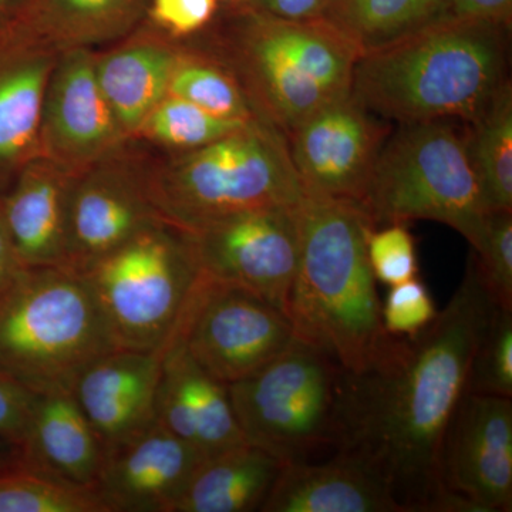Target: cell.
Masks as SVG:
<instances>
[{"instance_id":"6da1fadb","label":"cell","mask_w":512,"mask_h":512,"mask_svg":"<svg viewBox=\"0 0 512 512\" xmlns=\"http://www.w3.org/2000/svg\"><path fill=\"white\" fill-rule=\"evenodd\" d=\"M495 306L470 255L430 326L414 339L390 336L365 370L342 372L335 451L373 468L404 512H468L444 487L443 447Z\"/></svg>"},{"instance_id":"7a4b0ae2","label":"cell","mask_w":512,"mask_h":512,"mask_svg":"<svg viewBox=\"0 0 512 512\" xmlns=\"http://www.w3.org/2000/svg\"><path fill=\"white\" fill-rule=\"evenodd\" d=\"M510 28L440 19L359 57L350 96L397 124L468 123L507 79Z\"/></svg>"},{"instance_id":"3957f363","label":"cell","mask_w":512,"mask_h":512,"mask_svg":"<svg viewBox=\"0 0 512 512\" xmlns=\"http://www.w3.org/2000/svg\"><path fill=\"white\" fill-rule=\"evenodd\" d=\"M375 225L356 204L308 194L299 205V255L286 315L295 338L360 373L382 352V302L367 256Z\"/></svg>"},{"instance_id":"277c9868","label":"cell","mask_w":512,"mask_h":512,"mask_svg":"<svg viewBox=\"0 0 512 512\" xmlns=\"http://www.w3.org/2000/svg\"><path fill=\"white\" fill-rule=\"evenodd\" d=\"M188 40L220 60L258 117L286 137L326 104L349 96L360 57L328 20H285L251 3L218 12Z\"/></svg>"},{"instance_id":"5b68a950","label":"cell","mask_w":512,"mask_h":512,"mask_svg":"<svg viewBox=\"0 0 512 512\" xmlns=\"http://www.w3.org/2000/svg\"><path fill=\"white\" fill-rule=\"evenodd\" d=\"M146 178L161 220L185 232L239 212L298 207L305 198L288 138L264 119L197 150L147 153Z\"/></svg>"},{"instance_id":"8992f818","label":"cell","mask_w":512,"mask_h":512,"mask_svg":"<svg viewBox=\"0 0 512 512\" xmlns=\"http://www.w3.org/2000/svg\"><path fill=\"white\" fill-rule=\"evenodd\" d=\"M117 349L89 284L73 269H23L0 295V376L30 393H73L84 370Z\"/></svg>"},{"instance_id":"52a82bcc","label":"cell","mask_w":512,"mask_h":512,"mask_svg":"<svg viewBox=\"0 0 512 512\" xmlns=\"http://www.w3.org/2000/svg\"><path fill=\"white\" fill-rule=\"evenodd\" d=\"M117 348L163 353L202 278L183 229L158 220L84 271Z\"/></svg>"},{"instance_id":"ba28073f","label":"cell","mask_w":512,"mask_h":512,"mask_svg":"<svg viewBox=\"0 0 512 512\" xmlns=\"http://www.w3.org/2000/svg\"><path fill=\"white\" fill-rule=\"evenodd\" d=\"M360 210L375 227L441 222L474 247L487 211L460 124H399L384 141Z\"/></svg>"},{"instance_id":"9c48e42d","label":"cell","mask_w":512,"mask_h":512,"mask_svg":"<svg viewBox=\"0 0 512 512\" xmlns=\"http://www.w3.org/2000/svg\"><path fill=\"white\" fill-rule=\"evenodd\" d=\"M342 372L332 357L295 338L258 372L228 384L245 441L282 463L335 448Z\"/></svg>"},{"instance_id":"30bf717a","label":"cell","mask_w":512,"mask_h":512,"mask_svg":"<svg viewBox=\"0 0 512 512\" xmlns=\"http://www.w3.org/2000/svg\"><path fill=\"white\" fill-rule=\"evenodd\" d=\"M295 332L284 311L202 272L174 338L218 382L232 384L284 352Z\"/></svg>"},{"instance_id":"8fae6325","label":"cell","mask_w":512,"mask_h":512,"mask_svg":"<svg viewBox=\"0 0 512 512\" xmlns=\"http://www.w3.org/2000/svg\"><path fill=\"white\" fill-rule=\"evenodd\" d=\"M299 205L239 212L187 232L202 272L286 313L298 266Z\"/></svg>"},{"instance_id":"7c38bea8","label":"cell","mask_w":512,"mask_h":512,"mask_svg":"<svg viewBox=\"0 0 512 512\" xmlns=\"http://www.w3.org/2000/svg\"><path fill=\"white\" fill-rule=\"evenodd\" d=\"M137 141L74 177L66 268L83 274L141 229L161 220L147 190Z\"/></svg>"},{"instance_id":"4fadbf2b","label":"cell","mask_w":512,"mask_h":512,"mask_svg":"<svg viewBox=\"0 0 512 512\" xmlns=\"http://www.w3.org/2000/svg\"><path fill=\"white\" fill-rule=\"evenodd\" d=\"M392 124L352 96L332 101L288 137L289 153L303 190L360 208Z\"/></svg>"},{"instance_id":"5bb4252c","label":"cell","mask_w":512,"mask_h":512,"mask_svg":"<svg viewBox=\"0 0 512 512\" xmlns=\"http://www.w3.org/2000/svg\"><path fill=\"white\" fill-rule=\"evenodd\" d=\"M90 49L60 52L47 82L39 156L80 173L128 146L94 74Z\"/></svg>"},{"instance_id":"9a60e30c","label":"cell","mask_w":512,"mask_h":512,"mask_svg":"<svg viewBox=\"0 0 512 512\" xmlns=\"http://www.w3.org/2000/svg\"><path fill=\"white\" fill-rule=\"evenodd\" d=\"M447 493L468 512L512 510V402L464 393L443 447Z\"/></svg>"},{"instance_id":"2e32d148","label":"cell","mask_w":512,"mask_h":512,"mask_svg":"<svg viewBox=\"0 0 512 512\" xmlns=\"http://www.w3.org/2000/svg\"><path fill=\"white\" fill-rule=\"evenodd\" d=\"M201 454L156 420L104 451L94 491L109 512H173Z\"/></svg>"},{"instance_id":"e0dca14e","label":"cell","mask_w":512,"mask_h":512,"mask_svg":"<svg viewBox=\"0 0 512 512\" xmlns=\"http://www.w3.org/2000/svg\"><path fill=\"white\" fill-rule=\"evenodd\" d=\"M59 55L23 25L0 33V197L39 156L43 97Z\"/></svg>"},{"instance_id":"ac0fdd59","label":"cell","mask_w":512,"mask_h":512,"mask_svg":"<svg viewBox=\"0 0 512 512\" xmlns=\"http://www.w3.org/2000/svg\"><path fill=\"white\" fill-rule=\"evenodd\" d=\"M161 356L117 349L100 357L77 379L73 396L104 451L137 436L157 420Z\"/></svg>"},{"instance_id":"d6986e66","label":"cell","mask_w":512,"mask_h":512,"mask_svg":"<svg viewBox=\"0 0 512 512\" xmlns=\"http://www.w3.org/2000/svg\"><path fill=\"white\" fill-rule=\"evenodd\" d=\"M161 355L157 420L204 460L247 443L227 384L205 373L177 340L168 343Z\"/></svg>"},{"instance_id":"ffe728a7","label":"cell","mask_w":512,"mask_h":512,"mask_svg":"<svg viewBox=\"0 0 512 512\" xmlns=\"http://www.w3.org/2000/svg\"><path fill=\"white\" fill-rule=\"evenodd\" d=\"M183 50L184 40L165 35L146 19L130 35L94 50L97 83L128 140L168 96Z\"/></svg>"},{"instance_id":"44dd1931","label":"cell","mask_w":512,"mask_h":512,"mask_svg":"<svg viewBox=\"0 0 512 512\" xmlns=\"http://www.w3.org/2000/svg\"><path fill=\"white\" fill-rule=\"evenodd\" d=\"M76 174L37 156L0 197V214L23 268H66L70 197Z\"/></svg>"},{"instance_id":"7402d4cb","label":"cell","mask_w":512,"mask_h":512,"mask_svg":"<svg viewBox=\"0 0 512 512\" xmlns=\"http://www.w3.org/2000/svg\"><path fill=\"white\" fill-rule=\"evenodd\" d=\"M262 512H404L389 485L359 458L282 464Z\"/></svg>"},{"instance_id":"603a6c76","label":"cell","mask_w":512,"mask_h":512,"mask_svg":"<svg viewBox=\"0 0 512 512\" xmlns=\"http://www.w3.org/2000/svg\"><path fill=\"white\" fill-rule=\"evenodd\" d=\"M18 453L22 466L93 490L104 458L103 444L69 392L36 394Z\"/></svg>"},{"instance_id":"cb8c5ba5","label":"cell","mask_w":512,"mask_h":512,"mask_svg":"<svg viewBox=\"0 0 512 512\" xmlns=\"http://www.w3.org/2000/svg\"><path fill=\"white\" fill-rule=\"evenodd\" d=\"M282 464L248 443L205 458L173 512L261 511Z\"/></svg>"},{"instance_id":"d4e9b609","label":"cell","mask_w":512,"mask_h":512,"mask_svg":"<svg viewBox=\"0 0 512 512\" xmlns=\"http://www.w3.org/2000/svg\"><path fill=\"white\" fill-rule=\"evenodd\" d=\"M150 0H30L20 25L57 50H97L144 22Z\"/></svg>"},{"instance_id":"484cf974","label":"cell","mask_w":512,"mask_h":512,"mask_svg":"<svg viewBox=\"0 0 512 512\" xmlns=\"http://www.w3.org/2000/svg\"><path fill=\"white\" fill-rule=\"evenodd\" d=\"M460 126L485 211H512L510 80L503 84L483 111H480L473 120Z\"/></svg>"},{"instance_id":"4316f807","label":"cell","mask_w":512,"mask_h":512,"mask_svg":"<svg viewBox=\"0 0 512 512\" xmlns=\"http://www.w3.org/2000/svg\"><path fill=\"white\" fill-rule=\"evenodd\" d=\"M323 19L362 56L444 19V12L441 0H328Z\"/></svg>"},{"instance_id":"83f0119b","label":"cell","mask_w":512,"mask_h":512,"mask_svg":"<svg viewBox=\"0 0 512 512\" xmlns=\"http://www.w3.org/2000/svg\"><path fill=\"white\" fill-rule=\"evenodd\" d=\"M168 94L222 119H261L234 74L191 40H184L183 55L175 66Z\"/></svg>"},{"instance_id":"f1b7e54d","label":"cell","mask_w":512,"mask_h":512,"mask_svg":"<svg viewBox=\"0 0 512 512\" xmlns=\"http://www.w3.org/2000/svg\"><path fill=\"white\" fill-rule=\"evenodd\" d=\"M247 123L222 119L168 94L148 114L131 141L160 148L164 153H184L208 146Z\"/></svg>"},{"instance_id":"f546056e","label":"cell","mask_w":512,"mask_h":512,"mask_svg":"<svg viewBox=\"0 0 512 512\" xmlns=\"http://www.w3.org/2000/svg\"><path fill=\"white\" fill-rule=\"evenodd\" d=\"M0 512H109L93 488L16 464L0 468Z\"/></svg>"},{"instance_id":"4dcf8cb0","label":"cell","mask_w":512,"mask_h":512,"mask_svg":"<svg viewBox=\"0 0 512 512\" xmlns=\"http://www.w3.org/2000/svg\"><path fill=\"white\" fill-rule=\"evenodd\" d=\"M467 393L512 399V311L495 306L478 339Z\"/></svg>"},{"instance_id":"1f68e13d","label":"cell","mask_w":512,"mask_h":512,"mask_svg":"<svg viewBox=\"0 0 512 512\" xmlns=\"http://www.w3.org/2000/svg\"><path fill=\"white\" fill-rule=\"evenodd\" d=\"M471 255L495 305L512 311V211L485 214Z\"/></svg>"},{"instance_id":"d6a6232c","label":"cell","mask_w":512,"mask_h":512,"mask_svg":"<svg viewBox=\"0 0 512 512\" xmlns=\"http://www.w3.org/2000/svg\"><path fill=\"white\" fill-rule=\"evenodd\" d=\"M366 247L376 281L393 286L419 274L416 239L403 222L370 229Z\"/></svg>"},{"instance_id":"836d02e7","label":"cell","mask_w":512,"mask_h":512,"mask_svg":"<svg viewBox=\"0 0 512 512\" xmlns=\"http://www.w3.org/2000/svg\"><path fill=\"white\" fill-rule=\"evenodd\" d=\"M436 303L419 278L390 286L382 302L383 328L390 336L414 339L436 319Z\"/></svg>"},{"instance_id":"e575fe53","label":"cell","mask_w":512,"mask_h":512,"mask_svg":"<svg viewBox=\"0 0 512 512\" xmlns=\"http://www.w3.org/2000/svg\"><path fill=\"white\" fill-rule=\"evenodd\" d=\"M220 12V0H150L146 20L175 40L200 35Z\"/></svg>"},{"instance_id":"d590c367","label":"cell","mask_w":512,"mask_h":512,"mask_svg":"<svg viewBox=\"0 0 512 512\" xmlns=\"http://www.w3.org/2000/svg\"><path fill=\"white\" fill-rule=\"evenodd\" d=\"M35 396L0 376V440L19 446L28 427Z\"/></svg>"},{"instance_id":"8d00e7d4","label":"cell","mask_w":512,"mask_h":512,"mask_svg":"<svg viewBox=\"0 0 512 512\" xmlns=\"http://www.w3.org/2000/svg\"><path fill=\"white\" fill-rule=\"evenodd\" d=\"M444 19L484 20L511 28L512 0H441Z\"/></svg>"},{"instance_id":"74e56055","label":"cell","mask_w":512,"mask_h":512,"mask_svg":"<svg viewBox=\"0 0 512 512\" xmlns=\"http://www.w3.org/2000/svg\"><path fill=\"white\" fill-rule=\"evenodd\" d=\"M249 3L276 18L295 22L322 19L326 8V0H251Z\"/></svg>"},{"instance_id":"f35d334b","label":"cell","mask_w":512,"mask_h":512,"mask_svg":"<svg viewBox=\"0 0 512 512\" xmlns=\"http://www.w3.org/2000/svg\"><path fill=\"white\" fill-rule=\"evenodd\" d=\"M23 269L25 268L20 265L15 248L10 241L8 229L0 214V295L8 291Z\"/></svg>"},{"instance_id":"ab89813d","label":"cell","mask_w":512,"mask_h":512,"mask_svg":"<svg viewBox=\"0 0 512 512\" xmlns=\"http://www.w3.org/2000/svg\"><path fill=\"white\" fill-rule=\"evenodd\" d=\"M29 3L30 0H0V33L22 23Z\"/></svg>"},{"instance_id":"60d3db41","label":"cell","mask_w":512,"mask_h":512,"mask_svg":"<svg viewBox=\"0 0 512 512\" xmlns=\"http://www.w3.org/2000/svg\"><path fill=\"white\" fill-rule=\"evenodd\" d=\"M18 447L9 441L0 440V468H8L19 464Z\"/></svg>"},{"instance_id":"b9f144b4","label":"cell","mask_w":512,"mask_h":512,"mask_svg":"<svg viewBox=\"0 0 512 512\" xmlns=\"http://www.w3.org/2000/svg\"><path fill=\"white\" fill-rule=\"evenodd\" d=\"M227 2L232 3V5H241V3L251 2V0H227Z\"/></svg>"},{"instance_id":"7bdbcfd3","label":"cell","mask_w":512,"mask_h":512,"mask_svg":"<svg viewBox=\"0 0 512 512\" xmlns=\"http://www.w3.org/2000/svg\"><path fill=\"white\" fill-rule=\"evenodd\" d=\"M326 2H328V0H326Z\"/></svg>"}]
</instances>
